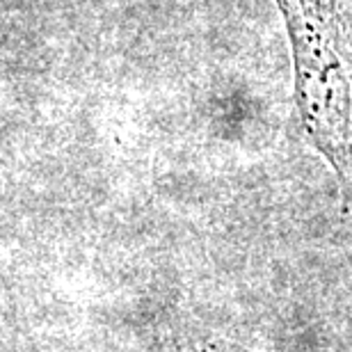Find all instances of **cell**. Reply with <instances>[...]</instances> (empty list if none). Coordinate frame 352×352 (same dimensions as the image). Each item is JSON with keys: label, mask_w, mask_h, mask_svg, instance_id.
Here are the masks:
<instances>
[{"label": "cell", "mask_w": 352, "mask_h": 352, "mask_svg": "<svg viewBox=\"0 0 352 352\" xmlns=\"http://www.w3.org/2000/svg\"><path fill=\"white\" fill-rule=\"evenodd\" d=\"M295 65V98L316 146L352 179V0H277Z\"/></svg>", "instance_id": "6da1fadb"}]
</instances>
